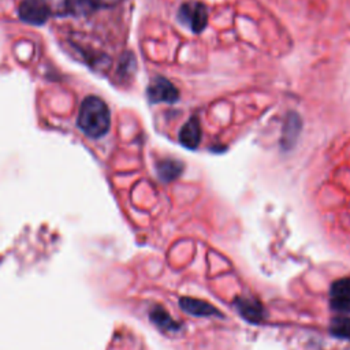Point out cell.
<instances>
[{"label":"cell","instance_id":"1","mask_svg":"<svg viewBox=\"0 0 350 350\" xmlns=\"http://www.w3.org/2000/svg\"><path fill=\"white\" fill-rule=\"evenodd\" d=\"M111 124L109 109L105 101L97 96H88L79 108L78 127L92 138L103 137Z\"/></svg>","mask_w":350,"mask_h":350},{"label":"cell","instance_id":"2","mask_svg":"<svg viewBox=\"0 0 350 350\" xmlns=\"http://www.w3.org/2000/svg\"><path fill=\"white\" fill-rule=\"evenodd\" d=\"M122 0H57L56 14L62 18L88 19L94 14L116 7Z\"/></svg>","mask_w":350,"mask_h":350},{"label":"cell","instance_id":"3","mask_svg":"<svg viewBox=\"0 0 350 350\" xmlns=\"http://www.w3.org/2000/svg\"><path fill=\"white\" fill-rule=\"evenodd\" d=\"M178 18L193 33H201L208 23V11L200 1H187L179 7Z\"/></svg>","mask_w":350,"mask_h":350},{"label":"cell","instance_id":"4","mask_svg":"<svg viewBox=\"0 0 350 350\" xmlns=\"http://www.w3.org/2000/svg\"><path fill=\"white\" fill-rule=\"evenodd\" d=\"M148 97L150 103H175L179 98V92L164 77H154L148 88Z\"/></svg>","mask_w":350,"mask_h":350},{"label":"cell","instance_id":"5","mask_svg":"<svg viewBox=\"0 0 350 350\" xmlns=\"http://www.w3.org/2000/svg\"><path fill=\"white\" fill-rule=\"evenodd\" d=\"M234 306L243 320L250 324H260L265 319V309L262 304L252 297H237Z\"/></svg>","mask_w":350,"mask_h":350},{"label":"cell","instance_id":"6","mask_svg":"<svg viewBox=\"0 0 350 350\" xmlns=\"http://www.w3.org/2000/svg\"><path fill=\"white\" fill-rule=\"evenodd\" d=\"M329 305L340 313H350V278H340L329 287Z\"/></svg>","mask_w":350,"mask_h":350},{"label":"cell","instance_id":"7","mask_svg":"<svg viewBox=\"0 0 350 350\" xmlns=\"http://www.w3.org/2000/svg\"><path fill=\"white\" fill-rule=\"evenodd\" d=\"M22 19L29 23L40 25L44 23L45 19L49 16L51 7L46 4L45 0H23L19 8Z\"/></svg>","mask_w":350,"mask_h":350},{"label":"cell","instance_id":"8","mask_svg":"<svg viewBox=\"0 0 350 350\" xmlns=\"http://www.w3.org/2000/svg\"><path fill=\"white\" fill-rule=\"evenodd\" d=\"M179 306L187 314L197 316V317H212V316L221 317L223 316L221 312L215 305L198 298L182 297L179 299Z\"/></svg>","mask_w":350,"mask_h":350},{"label":"cell","instance_id":"9","mask_svg":"<svg viewBox=\"0 0 350 350\" xmlns=\"http://www.w3.org/2000/svg\"><path fill=\"white\" fill-rule=\"evenodd\" d=\"M201 139V126L198 118L191 116L179 131V141L187 149H196Z\"/></svg>","mask_w":350,"mask_h":350},{"label":"cell","instance_id":"10","mask_svg":"<svg viewBox=\"0 0 350 350\" xmlns=\"http://www.w3.org/2000/svg\"><path fill=\"white\" fill-rule=\"evenodd\" d=\"M150 316V320L154 325H157L160 329L163 331H168V332H175V331H179L180 329V324L174 320L171 317V314L163 309L161 306H156L150 310L149 313Z\"/></svg>","mask_w":350,"mask_h":350},{"label":"cell","instance_id":"11","mask_svg":"<svg viewBox=\"0 0 350 350\" xmlns=\"http://www.w3.org/2000/svg\"><path fill=\"white\" fill-rule=\"evenodd\" d=\"M183 164L178 160L165 159L157 163V174L164 182H172L182 174Z\"/></svg>","mask_w":350,"mask_h":350},{"label":"cell","instance_id":"12","mask_svg":"<svg viewBox=\"0 0 350 350\" xmlns=\"http://www.w3.org/2000/svg\"><path fill=\"white\" fill-rule=\"evenodd\" d=\"M329 332L335 338L346 339L350 342V317L347 316H336L331 320Z\"/></svg>","mask_w":350,"mask_h":350},{"label":"cell","instance_id":"13","mask_svg":"<svg viewBox=\"0 0 350 350\" xmlns=\"http://www.w3.org/2000/svg\"><path fill=\"white\" fill-rule=\"evenodd\" d=\"M299 126H301V122L295 113L287 116V123H286L284 133H283V145L284 146H290L297 139V135L301 129Z\"/></svg>","mask_w":350,"mask_h":350}]
</instances>
